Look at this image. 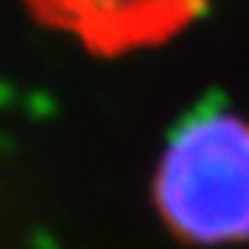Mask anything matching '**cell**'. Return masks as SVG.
I'll list each match as a JSON object with an SVG mask.
<instances>
[{"label":"cell","instance_id":"obj_1","mask_svg":"<svg viewBox=\"0 0 249 249\" xmlns=\"http://www.w3.org/2000/svg\"><path fill=\"white\" fill-rule=\"evenodd\" d=\"M157 194L165 217L203 244L249 235V124L235 116H200L171 142Z\"/></svg>","mask_w":249,"mask_h":249},{"label":"cell","instance_id":"obj_2","mask_svg":"<svg viewBox=\"0 0 249 249\" xmlns=\"http://www.w3.org/2000/svg\"><path fill=\"white\" fill-rule=\"evenodd\" d=\"M32 6L87 47L122 53L174 35L203 9V0H32Z\"/></svg>","mask_w":249,"mask_h":249}]
</instances>
